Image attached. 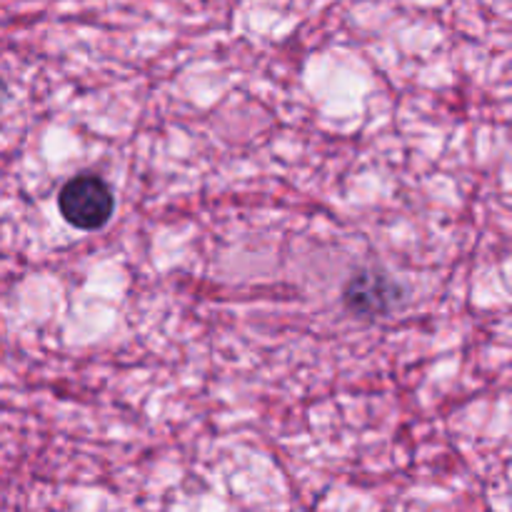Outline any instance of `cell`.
I'll return each mask as SVG.
<instances>
[{"mask_svg": "<svg viewBox=\"0 0 512 512\" xmlns=\"http://www.w3.org/2000/svg\"><path fill=\"white\" fill-rule=\"evenodd\" d=\"M400 295L403 293H400L393 280L375 273H363L358 278L348 280L343 300L358 315H383L395 308V300Z\"/></svg>", "mask_w": 512, "mask_h": 512, "instance_id": "7a4b0ae2", "label": "cell"}, {"mask_svg": "<svg viewBox=\"0 0 512 512\" xmlns=\"http://www.w3.org/2000/svg\"><path fill=\"white\" fill-rule=\"evenodd\" d=\"M58 208L73 228L98 230L113 218L115 195L103 178L85 173L63 185L58 195Z\"/></svg>", "mask_w": 512, "mask_h": 512, "instance_id": "6da1fadb", "label": "cell"}]
</instances>
